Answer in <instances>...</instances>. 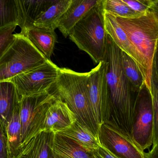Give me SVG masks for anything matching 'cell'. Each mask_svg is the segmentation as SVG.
<instances>
[{"label": "cell", "instance_id": "cell-1", "mask_svg": "<svg viewBox=\"0 0 158 158\" xmlns=\"http://www.w3.org/2000/svg\"><path fill=\"white\" fill-rule=\"evenodd\" d=\"M105 60L108 62L107 77L111 99V114L107 123L131 137L135 103L137 94L132 90L121 63V50L107 34Z\"/></svg>", "mask_w": 158, "mask_h": 158}, {"label": "cell", "instance_id": "cell-2", "mask_svg": "<svg viewBox=\"0 0 158 158\" xmlns=\"http://www.w3.org/2000/svg\"><path fill=\"white\" fill-rule=\"evenodd\" d=\"M114 16L134 48L136 64L149 92L153 62L157 55L158 7L131 18Z\"/></svg>", "mask_w": 158, "mask_h": 158}, {"label": "cell", "instance_id": "cell-3", "mask_svg": "<svg viewBox=\"0 0 158 158\" xmlns=\"http://www.w3.org/2000/svg\"><path fill=\"white\" fill-rule=\"evenodd\" d=\"M88 77V73H77L68 68H60L53 87L55 94L66 103L76 121L98 136L99 127L89 101Z\"/></svg>", "mask_w": 158, "mask_h": 158}, {"label": "cell", "instance_id": "cell-4", "mask_svg": "<svg viewBox=\"0 0 158 158\" xmlns=\"http://www.w3.org/2000/svg\"><path fill=\"white\" fill-rule=\"evenodd\" d=\"M101 0L74 27L69 39L98 64L105 59L107 34Z\"/></svg>", "mask_w": 158, "mask_h": 158}, {"label": "cell", "instance_id": "cell-5", "mask_svg": "<svg viewBox=\"0 0 158 158\" xmlns=\"http://www.w3.org/2000/svg\"><path fill=\"white\" fill-rule=\"evenodd\" d=\"M13 42L0 58V82L40 66L47 60L23 34H15Z\"/></svg>", "mask_w": 158, "mask_h": 158}, {"label": "cell", "instance_id": "cell-6", "mask_svg": "<svg viewBox=\"0 0 158 158\" xmlns=\"http://www.w3.org/2000/svg\"><path fill=\"white\" fill-rule=\"evenodd\" d=\"M57 95L51 92L21 97V147L43 131L47 111Z\"/></svg>", "mask_w": 158, "mask_h": 158}, {"label": "cell", "instance_id": "cell-7", "mask_svg": "<svg viewBox=\"0 0 158 158\" xmlns=\"http://www.w3.org/2000/svg\"><path fill=\"white\" fill-rule=\"evenodd\" d=\"M108 64L104 59L88 72L89 101L99 129L102 124L110 122L111 114V99L106 77Z\"/></svg>", "mask_w": 158, "mask_h": 158}, {"label": "cell", "instance_id": "cell-8", "mask_svg": "<svg viewBox=\"0 0 158 158\" xmlns=\"http://www.w3.org/2000/svg\"><path fill=\"white\" fill-rule=\"evenodd\" d=\"M131 137L142 151L149 150L154 138V118L150 94L144 85L135 103Z\"/></svg>", "mask_w": 158, "mask_h": 158}, {"label": "cell", "instance_id": "cell-9", "mask_svg": "<svg viewBox=\"0 0 158 158\" xmlns=\"http://www.w3.org/2000/svg\"><path fill=\"white\" fill-rule=\"evenodd\" d=\"M60 69L51 60H47L42 65L15 77L11 81L21 97L50 92Z\"/></svg>", "mask_w": 158, "mask_h": 158}, {"label": "cell", "instance_id": "cell-10", "mask_svg": "<svg viewBox=\"0 0 158 158\" xmlns=\"http://www.w3.org/2000/svg\"><path fill=\"white\" fill-rule=\"evenodd\" d=\"M98 137L101 145L118 158H145L144 152L133 141L111 125L100 127Z\"/></svg>", "mask_w": 158, "mask_h": 158}, {"label": "cell", "instance_id": "cell-11", "mask_svg": "<svg viewBox=\"0 0 158 158\" xmlns=\"http://www.w3.org/2000/svg\"><path fill=\"white\" fill-rule=\"evenodd\" d=\"M76 121L66 103L57 95L47 111L43 130L57 133L67 129Z\"/></svg>", "mask_w": 158, "mask_h": 158}, {"label": "cell", "instance_id": "cell-12", "mask_svg": "<svg viewBox=\"0 0 158 158\" xmlns=\"http://www.w3.org/2000/svg\"><path fill=\"white\" fill-rule=\"evenodd\" d=\"M100 0H72V3L57 23V28L64 36H69L74 27Z\"/></svg>", "mask_w": 158, "mask_h": 158}, {"label": "cell", "instance_id": "cell-13", "mask_svg": "<svg viewBox=\"0 0 158 158\" xmlns=\"http://www.w3.org/2000/svg\"><path fill=\"white\" fill-rule=\"evenodd\" d=\"M19 14L18 26L21 34L34 27V23L40 15L51 5L53 0H16Z\"/></svg>", "mask_w": 158, "mask_h": 158}, {"label": "cell", "instance_id": "cell-14", "mask_svg": "<svg viewBox=\"0 0 158 158\" xmlns=\"http://www.w3.org/2000/svg\"><path fill=\"white\" fill-rule=\"evenodd\" d=\"M21 98L11 80L0 82V125L5 134L13 112Z\"/></svg>", "mask_w": 158, "mask_h": 158}, {"label": "cell", "instance_id": "cell-15", "mask_svg": "<svg viewBox=\"0 0 158 158\" xmlns=\"http://www.w3.org/2000/svg\"><path fill=\"white\" fill-rule=\"evenodd\" d=\"M54 134L43 130L33 137L22 148L26 158H54L52 152Z\"/></svg>", "mask_w": 158, "mask_h": 158}, {"label": "cell", "instance_id": "cell-16", "mask_svg": "<svg viewBox=\"0 0 158 158\" xmlns=\"http://www.w3.org/2000/svg\"><path fill=\"white\" fill-rule=\"evenodd\" d=\"M24 35L47 60H51L57 40L55 31L34 26L27 29Z\"/></svg>", "mask_w": 158, "mask_h": 158}, {"label": "cell", "instance_id": "cell-17", "mask_svg": "<svg viewBox=\"0 0 158 158\" xmlns=\"http://www.w3.org/2000/svg\"><path fill=\"white\" fill-rule=\"evenodd\" d=\"M52 149L54 158H94L92 152L58 133H54Z\"/></svg>", "mask_w": 158, "mask_h": 158}, {"label": "cell", "instance_id": "cell-18", "mask_svg": "<svg viewBox=\"0 0 158 158\" xmlns=\"http://www.w3.org/2000/svg\"><path fill=\"white\" fill-rule=\"evenodd\" d=\"M57 133L73 140L89 152L95 151L101 146L98 136L77 121L67 129Z\"/></svg>", "mask_w": 158, "mask_h": 158}, {"label": "cell", "instance_id": "cell-19", "mask_svg": "<svg viewBox=\"0 0 158 158\" xmlns=\"http://www.w3.org/2000/svg\"><path fill=\"white\" fill-rule=\"evenodd\" d=\"M103 16L106 34L110 37L115 45L122 51L127 54L135 62V55L134 48L126 34L117 23L114 16L105 12H104Z\"/></svg>", "mask_w": 158, "mask_h": 158}, {"label": "cell", "instance_id": "cell-20", "mask_svg": "<svg viewBox=\"0 0 158 158\" xmlns=\"http://www.w3.org/2000/svg\"><path fill=\"white\" fill-rule=\"evenodd\" d=\"M5 135L8 158H14L20 153L22 149L20 103L15 106L13 112L7 126Z\"/></svg>", "mask_w": 158, "mask_h": 158}, {"label": "cell", "instance_id": "cell-21", "mask_svg": "<svg viewBox=\"0 0 158 158\" xmlns=\"http://www.w3.org/2000/svg\"><path fill=\"white\" fill-rule=\"evenodd\" d=\"M72 2V0H53L51 5L37 19L34 26L55 31L58 21Z\"/></svg>", "mask_w": 158, "mask_h": 158}, {"label": "cell", "instance_id": "cell-22", "mask_svg": "<svg viewBox=\"0 0 158 158\" xmlns=\"http://www.w3.org/2000/svg\"><path fill=\"white\" fill-rule=\"evenodd\" d=\"M121 63L125 76L128 80L132 90L138 94L144 85L142 74L135 61L121 51Z\"/></svg>", "mask_w": 158, "mask_h": 158}, {"label": "cell", "instance_id": "cell-23", "mask_svg": "<svg viewBox=\"0 0 158 158\" xmlns=\"http://www.w3.org/2000/svg\"><path fill=\"white\" fill-rule=\"evenodd\" d=\"M19 14L16 0H0V30L18 26Z\"/></svg>", "mask_w": 158, "mask_h": 158}, {"label": "cell", "instance_id": "cell-24", "mask_svg": "<svg viewBox=\"0 0 158 158\" xmlns=\"http://www.w3.org/2000/svg\"><path fill=\"white\" fill-rule=\"evenodd\" d=\"M101 4L103 11L114 16L131 18L140 14L133 10L123 0H101Z\"/></svg>", "mask_w": 158, "mask_h": 158}, {"label": "cell", "instance_id": "cell-25", "mask_svg": "<svg viewBox=\"0 0 158 158\" xmlns=\"http://www.w3.org/2000/svg\"><path fill=\"white\" fill-rule=\"evenodd\" d=\"M134 11L141 14L158 7V0H123Z\"/></svg>", "mask_w": 158, "mask_h": 158}, {"label": "cell", "instance_id": "cell-26", "mask_svg": "<svg viewBox=\"0 0 158 158\" xmlns=\"http://www.w3.org/2000/svg\"><path fill=\"white\" fill-rule=\"evenodd\" d=\"M17 26L13 25L0 30V58L13 42L15 36L13 33Z\"/></svg>", "mask_w": 158, "mask_h": 158}, {"label": "cell", "instance_id": "cell-27", "mask_svg": "<svg viewBox=\"0 0 158 158\" xmlns=\"http://www.w3.org/2000/svg\"><path fill=\"white\" fill-rule=\"evenodd\" d=\"M92 152L94 158H118L102 145Z\"/></svg>", "mask_w": 158, "mask_h": 158}, {"label": "cell", "instance_id": "cell-28", "mask_svg": "<svg viewBox=\"0 0 158 158\" xmlns=\"http://www.w3.org/2000/svg\"><path fill=\"white\" fill-rule=\"evenodd\" d=\"M0 158H8L5 134L0 130Z\"/></svg>", "mask_w": 158, "mask_h": 158}, {"label": "cell", "instance_id": "cell-29", "mask_svg": "<svg viewBox=\"0 0 158 158\" xmlns=\"http://www.w3.org/2000/svg\"><path fill=\"white\" fill-rule=\"evenodd\" d=\"M152 147L151 150L144 152L145 158H158V145Z\"/></svg>", "mask_w": 158, "mask_h": 158}, {"label": "cell", "instance_id": "cell-30", "mask_svg": "<svg viewBox=\"0 0 158 158\" xmlns=\"http://www.w3.org/2000/svg\"><path fill=\"white\" fill-rule=\"evenodd\" d=\"M14 158H26L25 155L24 154L23 152L21 150V152L16 157H14Z\"/></svg>", "mask_w": 158, "mask_h": 158}, {"label": "cell", "instance_id": "cell-31", "mask_svg": "<svg viewBox=\"0 0 158 158\" xmlns=\"http://www.w3.org/2000/svg\"><path fill=\"white\" fill-rule=\"evenodd\" d=\"M1 125H0V130H1Z\"/></svg>", "mask_w": 158, "mask_h": 158}]
</instances>
